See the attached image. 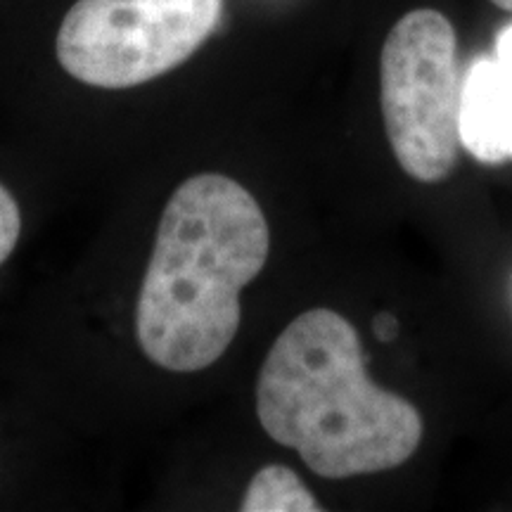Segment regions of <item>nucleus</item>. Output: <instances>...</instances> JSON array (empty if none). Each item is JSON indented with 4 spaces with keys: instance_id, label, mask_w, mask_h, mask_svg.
I'll list each match as a JSON object with an SVG mask.
<instances>
[{
    "instance_id": "423d86ee",
    "label": "nucleus",
    "mask_w": 512,
    "mask_h": 512,
    "mask_svg": "<svg viewBox=\"0 0 512 512\" xmlns=\"http://www.w3.org/2000/svg\"><path fill=\"white\" fill-rule=\"evenodd\" d=\"M240 510L245 512H292L320 510V505L306 489L297 472L285 465H266L252 477Z\"/></svg>"
},
{
    "instance_id": "f257e3e1",
    "label": "nucleus",
    "mask_w": 512,
    "mask_h": 512,
    "mask_svg": "<svg viewBox=\"0 0 512 512\" xmlns=\"http://www.w3.org/2000/svg\"><path fill=\"white\" fill-rule=\"evenodd\" d=\"M271 230L245 185L197 174L159 221L136 306L143 354L171 373L214 366L240 330V292L264 271Z\"/></svg>"
},
{
    "instance_id": "6e6552de",
    "label": "nucleus",
    "mask_w": 512,
    "mask_h": 512,
    "mask_svg": "<svg viewBox=\"0 0 512 512\" xmlns=\"http://www.w3.org/2000/svg\"><path fill=\"white\" fill-rule=\"evenodd\" d=\"M494 57L512 74V24L503 27L494 38Z\"/></svg>"
},
{
    "instance_id": "9d476101",
    "label": "nucleus",
    "mask_w": 512,
    "mask_h": 512,
    "mask_svg": "<svg viewBox=\"0 0 512 512\" xmlns=\"http://www.w3.org/2000/svg\"><path fill=\"white\" fill-rule=\"evenodd\" d=\"M491 3L498 5V8H501V10L512 12V0H491Z\"/></svg>"
},
{
    "instance_id": "7ed1b4c3",
    "label": "nucleus",
    "mask_w": 512,
    "mask_h": 512,
    "mask_svg": "<svg viewBox=\"0 0 512 512\" xmlns=\"http://www.w3.org/2000/svg\"><path fill=\"white\" fill-rule=\"evenodd\" d=\"M458 36L439 10L403 15L380 55V105L396 162L420 183L453 174L460 152Z\"/></svg>"
},
{
    "instance_id": "f03ea898",
    "label": "nucleus",
    "mask_w": 512,
    "mask_h": 512,
    "mask_svg": "<svg viewBox=\"0 0 512 512\" xmlns=\"http://www.w3.org/2000/svg\"><path fill=\"white\" fill-rule=\"evenodd\" d=\"M264 432L313 475L349 479L394 470L418 451V408L370 380L354 325L332 309L292 320L256 380Z\"/></svg>"
},
{
    "instance_id": "0eeeda50",
    "label": "nucleus",
    "mask_w": 512,
    "mask_h": 512,
    "mask_svg": "<svg viewBox=\"0 0 512 512\" xmlns=\"http://www.w3.org/2000/svg\"><path fill=\"white\" fill-rule=\"evenodd\" d=\"M19 233H22V216H19V204L12 192L0 183V266L8 261L15 252Z\"/></svg>"
},
{
    "instance_id": "20e7f679",
    "label": "nucleus",
    "mask_w": 512,
    "mask_h": 512,
    "mask_svg": "<svg viewBox=\"0 0 512 512\" xmlns=\"http://www.w3.org/2000/svg\"><path fill=\"white\" fill-rule=\"evenodd\" d=\"M223 0H76L57 31L62 69L93 88L143 86L200 50Z\"/></svg>"
},
{
    "instance_id": "1a4fd4ad",
    "label": "nucleus",
    "mask_w": 512,
    "mask_h": 512,
    "mask_svg": "<svg viewBox=\"0 0 512 512\" xmlns=\"http://www.w3.org/2000/svg\"><path fill=\"white\" fill-rule=\"evenodd\" d=\"M373 332L380 342H392L396 332H399V320H396L392 313H377V318L373 320Z\"/></svg>"
},
{
    "instance_id": "39448f33",
    "label": "nucleus",
    "mask_w": 512,
    "mask_h": 512,
    "mask_svg": "<svg viewBox=\"0 0 512 512\" xmlns=\"http://www.w3.org/2000/svg\"><path fill=\"white\" fill-rule=\"evenodd\" d=\"M460 147L482 164L512 162V74L496 57L467 67L460 91Z\"/></svg>"
}]
</instances>
